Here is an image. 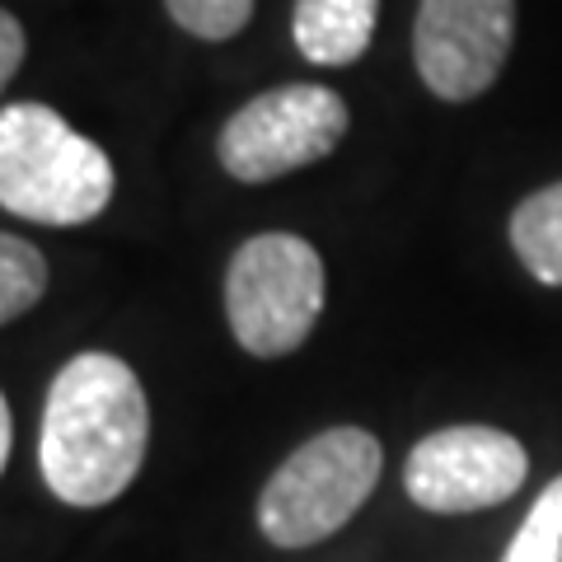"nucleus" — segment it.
Segmentation results:
<instances>
[{
  "instance_id": "nucleus-1",
  "label": "nucleus",
  "mask_w": 562,
  "mask_h": 562,
  "mask_svg": "<svg viewBox=\"0 0 562 562\" xmlns=\"http://www.w3.org/2000/svg\"><path fill=\"white\" fill-rule=\"evenodd\" d=\"M150 446V403L113 351H80L47 384L38 464L57 502L94 512L136 483Z\"/></svg>"
},
{
  "instance_id": "nucleus-2",
  "label": "nucleus",
  "mask_w": 562,
  "mask_h": 562,
  "mask_svg": "<svg viewBox=\"0 0 562 562\" xmlns=\"http://www.w3.org/2000/svg\"><path fill=\"white\" fill-rule=\"evenodd\" d=\"M113 160L47 103L0 109V206L33 225H90L113 202Z\"/></svg>"
},
{
  "instance_id": "nucleus-3",
  "label": "nucleus",
  "mask_w": 562,
  "mask_h": 562,
  "mask_svg": "<svg viewBox=\"0 0 562 562\" xmlns=\"http://www.w3.org/2000/svg\"><path fill=\"white\" fill-rule=\"evenodd\" d=\"M384 473V450L366 427H328L295 446L258 492V530L277 549H310L366 506Z\"/></svg>"
},
{
  "instance_id": "nucleus-4",
  "label": "nucleus",
  "mask_w": 562,
  "mask_h": 562,
  "mask_svg": "<svg viewBox=\"0 0 562 562\" xmlns=\"http://www.w3.org/2000/svg\"><path fill=\"white\" fill-rule=\"evenodd\" d=\"M328 301V272L310 239L268 231L244 239L225 268V324L258 361L305 347Z\"/></svg>"
},
{
  "instance_id": "nucleus-5",
  "label": "nucleus",
  "mask_w": 562,
  "mask_h": 562,
  "mask_svg": "<svg viewBox=\"0 0 562 562\" xmlns=\"http://www.w3.org/2000/svg\"><path fill=\"white\" fill-rule=\"evenodd\" d=\"M351 127V109L328 85H277L225 117L216 160L235 183H272L328 160Z\"/></svg>"
},
{
  "instance_id": "nucleus-6",
  "label": "nucleus",
  "mask_w": 562,
  "mask_h": 562,
  "mask_svg": "<svg viewBox=\"0 0 562 562\" xmlns=\"http://www.w3.org/2000/svg\"><path fill=\"white\" fill-rule=\"evenodd\" d=\"M525 473H530V454L512 431L460 422L422 436L408 450L403 487L431 516H469L516 497Z\"/></svg>"
},
{
  "instance_id": "nucleus-7",
  "label": "nucleus",
  "mask_w": 562,
  "mask_h": 562,
  "mask_svg": "<svg viewBox=\"0 0 562 562\" xmlns=\"http://www.w3.org/2000/svg\"><path fill=\"white\" fill-rule=\"evenodd\" d=\"M516 47V0H417L413 66L422 85L469 103L487 94Z\"/></svg>"
},
{
  "instance_id": "nucleus-8",
  "label": "nucleus",
  "mask_w": 562,
  "mask_h": 562,
  "mask_svg": "<svg viewBox=\"0 0 562 562\" xmlns=\"http://www.w3.org/2000/svg\"><path fill=\"white\" fill-rule=\"evenodd\" d=\"M380 24V0H295L291 38L314 66H351L366 57Z\"/></svg>"
},
{
  "instance_id": "nucleus-9",
  "label": "nucleus",
  "mask_w": 562,
  "mask_h": 562,
  "mask_svg": "<svg viewBox=\"0 0 562 562\" xmlns=\"http://www.w3.org/2000/svg\"><path fill=\"white\" fill-rule=\"evenodd\" d=\"M506 239L535 281L562 286V179L516 202L512 221H506Z\"/></svg>"
},
{
  "instance_id": "nucleus-10",
  "label": "nucleus",
  "mask_w": 562,
  "mask_h": 562,
  "mask_svg": "<svg viewBox=\"0 0 562 562\" xmlns=\"http://www.w3.org/2000/svg\"><path fill=\"white\" fill-rule=\"evenodd\" d=\"M47 258L20 235H0V324L24 319L47 295Z\"/></svg>"
},
{
  "instance_id": "nucleus-11",
  "label": "nucleus",
  "mask_w": 562,
  "mask_h": 562,
  "mask_svg": "<svg viewBox=\"0 0 562 562\" xmlns=\"http://www.w3.org/2000/svg\"><path fill=\"white\" fill-rule=\"evenodd\" d=\"M502 562H562V473L535 497Z\"/></svg>"
},
{
  "instance_id": "nucleus-12",
  "label": "nucleus",
  "mask_w": 562,
  "mask_h": 562,
  "mask_svg": "<svg viewBox=\"0 0 562 562\" xmlns=\"http://www.w3.org/2000/svg\"><path fill=\"white\" fill-rule=\"evenodd\" d=\"M165 10L188 38L202 43H231L254 20V0H165Z\"/></svg>"
},
{
  "instance_id": "nucleus-13",
  "label": "nucleus",
  "mask_w": 562,
  "mask_h": 562,
  "mask_svg": "<svg viewBox=\"0 0 562 562\" xmlns=\"http://www.w3.org/2000/svg\"><path fill=\"white\" fill-rule=\"evenodd\" d=\"M24 52H29L24 24H20V20H14V14L5 10V14H0V85H10L14 76H20Z\"/></svg>"
},
{
  "instance_id": "nucleus-14",
  "label": "nucleus",
  "mask_w": 562,
  "mask_h": 562,
  "mask_svg": "<svg viewBox=\"0 0 562 562\" xmlns=\"http://www.w3.org/2000/svg\"><path fill=\"white\" fill-rule=\"evenodd\" d=\"M10 454H14V408L5 398V403H0V469L10 464Z\"/></svg>"
}]
</instances>
